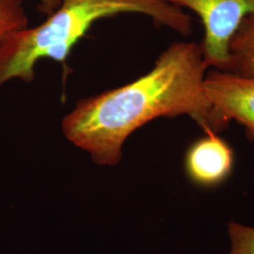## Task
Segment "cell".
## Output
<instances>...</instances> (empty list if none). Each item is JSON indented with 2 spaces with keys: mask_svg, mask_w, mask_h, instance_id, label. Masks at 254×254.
Listing matches in <instances>:
<instances>
[{
  "mask_svg": "<svg viewBox=\"0 0 254 254\" xmlns=\"http://www.w3.org/2000/svg\"><path fill=\"white\" fill-rule=\"evenodd\" d=\"M208 68L200 44L174 42L145 74L78 101L62 120L64 136L94 163L116 166L127 138L156 119L188 116L205 134H219L229 125L205 95Z\"/></svg>",
  "mask_w": 254,
  "mask_h": 254,
  "instance_id": "6da1fadb",
  "label": "cell"
},
{
  "mask_svg": "<svg viewBox=\"0 0 254 254\" xmlns=\"http://www.w3.org/2000/svg\"><path fill=\"white\" fill-rule=\"evenodd\" d=\"M124 13L145 15L184 36L192 31L190 16L165 0H62L43 23L14 31L0 43V89L13 79L33 81L40 61L65 64L97 21Z\"/></svg>",
  "mask_w": 254,
  "mask_h": 254,
  "instance_id": "7a4b0ae2",
  "label": "cell"
},
{
  "mask_svg": "<svg viewBox=\"0 0 254 254\" xmlns=\"http://www.w3.org/2000/svg\"><path fill=\"white\" fill-rule=\"evenodd\" d=\"M180 9L195 12L204 27L200 44L209 68L225 71L229 44L243 20L254 14V0H165Z\"/></svg>",
  "mask_w": 254,
  "mask_h": 254,
  "instance_id": "3957f363",
  "label": "cell"
},
{
  "mask_svg": "<svg viewBox=\"0 0 254 254\" xmlns=\"http://www.w3.org/2000/svg\"><path fill=\"white\" fill-rule=\"evenodd\" d=\"M204 91L218 117L228 125L234 120L245 127L254 143V75L216 69L206 73Z\"/></svg>",
  "mask_w": 254,
  "mask_h": 254,
  "instance_id": "277c9868",
  "label": "cell"
},
{
  "mask_svg": "<svg viewBox=\"0 0 254 254\" xmlns=\"http://www.w3.org/2000/svg\"><path fill=\"white\" fill-rule=\"evenodd\" d=\"M235 154L227 141L218 134H205L194 141L185 156V171L193 184L214 188L231 176Z\"/></svg>",
  "mask_w": 254,
  "mask_h": 254,
  "instance_id": "5b68a950",
  "label": "cell"
},
{
  "mask_svg": "<svg viewBox=\"0 0 254 254\" xmlns=\"http://www.w3.org/2000/svg\"><path fill=\"white\" fill-rule=\"evenodd\" d=\"M232 73L254 75V14L246 17L229 44L227 69Z\"/></svg>",
  "mask_w": 254,
  "mask_h": 254,
  "instance_id": "8992f818",
  "label": "cell"
},
{
  "mask_svg": "<svg viewBox=\"0 0 254 254\" xmlns=\"http://www.w3.org/2000/svg\"><path fill=\"white\" fill-rule=\"evenodd\" d=\"M28 26L25 0H0V43L10 33Z\"/></svg>",
  "mask_w": 254,
  "mask_h": 254,
  "instance_id": "52a82bcc",
  "label": "cell"
},
{
  "mask_svg": "<svg viewBox=\"0 0 254 254\" xmlns=\"http://www.w3.org/2000/svg\"><path fill=\"white\" fill-rule=\"evenodd\" d=\"M231 251L228 254H254V228L231 221L228 224Z\"/></svg>",
  "mask_w": 254,
  "mask_h": 254,
  "instance_id": "ba28073f",
  "label": "cell"
},
{
  "mask_svg": "<svg viewBox=\"0 0 254 254\" xmlns=\"http://www.w3.org/2000/svg\"><path fill=\"white\" fill-rule=\"evenodd\" d=\"M62 0H39V9L42 13L48 15L57 9Z\"/></svg>",
  "mask_w": 254,
  "mask_h": 254,
  "instance_id": "9c48e42d",
  "label": "cell"
}]
</instances>
